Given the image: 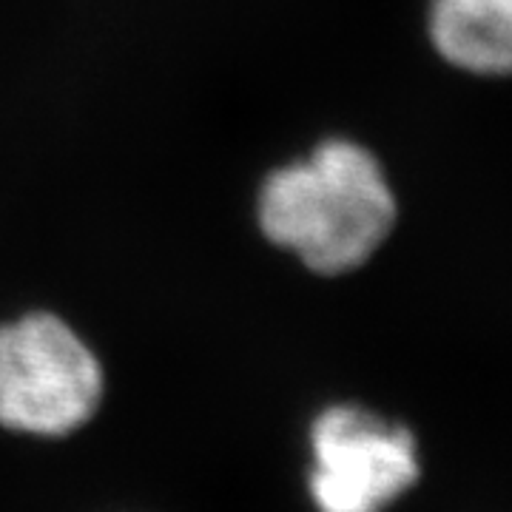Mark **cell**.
Wrapping results in <instances>:
<instances>
[{"label": "cell", "instance_id": "1", "mask_svg": "<svg viewBox=\"0 0 512 512\" xmlns=\"http://www.w3.org/2000/svg\"><path fill=\"white\" fill-rule=\"evenodd\" d=\"M254 211L259 234L322 279L362 271L399 225V197L384 163L342 134L271 168L256 188Z\"/></svg>", "mask_w": 512, "mask_h": 512}, {"label": "cell", "instance_id": "4", "mask_svg": "<svg viewBox=\"0 0 512 512\" xmlns=\"http://www.w3.org/2000/svg\"><path fill=\"white\" fill-rule=\"evenodd\" d=\"M424 32L453 72L478 80L512 77V0H427Z\"/></svg>", "mask_w": 512, "mask_h": 512}, {"label": "cell", "instance_id": "2", "mask_svg": "<svg viewBox=\"0 0 512 512\" xmlns=\"http://www.w3.org/2000/svg\"><path fill=\"white\" fill-rule=\"evenodd\" d=\"M106 370L92 345L52 311L0 322V427L60 439L94 419Z\"/></svg>", "mask_w": 512, "mask_h": 512}, {"label": "cell", "instance_id": "3", "mask_svg": "<svg viewBox=\"0 0 512 512\" xmlns=\"http://www.w3.org/2000/svg\"><path fill=\"white\" fill-rule=\"evenodd\" d=\"M308 441V493L319 512H387L419 484L416 433L370 407L328 404Z\"/></svg>", "mask_w": 512, "mask_h": 512}]
</instances>
